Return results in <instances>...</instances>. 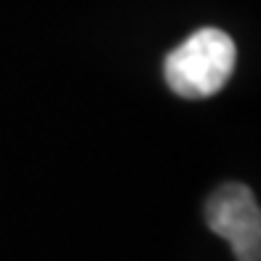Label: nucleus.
Here are the masks:
<instances>
[{
	"label": "nucleus",
	"mask_w": 261,
	"mask_h": 261,
	"mask_svg": "<svg viewBox=\"0 0 261 261\" xmlns=\"http://www.w3.org/2000/svg\"><path fill=\"white\" fill-rule=\"evenodd\" d=\"M234 56V43L227 32L203 27L165 56V83L181 99H208L232 77Z\"/></svg>",
	"instance_id": "nucleus-1"
},
{
	"label": "nucleus",
	"mask_w": 261,
	"mask_h": 261,
	"mask_svg": "<svg viewBox=\"0 0 261 261\" xmlns=\"http://www.w3.org/2000/svg\"><path fill=\"white\" fill-rule=\"evenodd\" d=\"M205 224L229 243L237 261H261V211L251 187H219L205 203Z\"/></svg>",
	"instance_id": "nucleus-2"
}]
</instances>
